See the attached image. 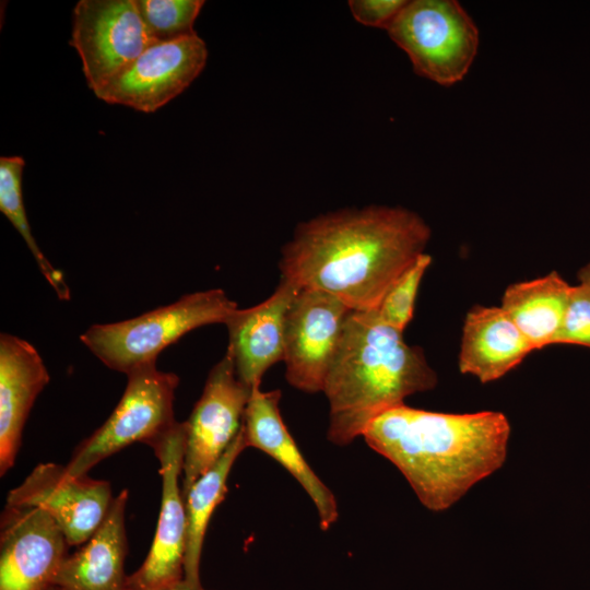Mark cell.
Segmentation results:
<instances>
[{"label": "cell", "mask_w": 590, "mask_h": 590, "mask_svg": "<svg viewBox=\"0 0 590 590\" xmlns=\"http://www.w3.org/2000/svg\"><path fill=\"white\" fill-rule=\"evenodd\" d=\"M557 343L590 347V288L581 283L571 286Z\"/></svg>", "instance_id": "cell-24"}, {"label": "cell", "mask_w": 590, "mask_h": 590, "mask_svg": "<svg viewBox=\"0 0 590 590\" xmlns=\"http://www.w3.org/2000/svg\"><path fill=\"white\" fill-rule=\"evenodd\" d=\"M436 385L420 346L409 345L377 310H351L322 390L329 403L328 440L350 445L377 416Z\"/></svg>", "instance_id": "cell-3"}, {"label": "cell", "mask_w": 590, "mask_h": 590, "mask_svg": "<svg viewBox=\"0 0 590 590\" xmlns=\"http://www.w3.org/2000/svg\"><path fill=\"white\" fill-rule=\"evenodd\" d=\"M573 285L557 272L509 285L502 308L533 349L555 344Z\"/></svg>", "instance_id": "cell-19"}, {"label": "cell", "mask_w": 590, "mask_h": 590, "mask_svg": "<svg viewBox=\"0 0 590 590\" xmlns=\"http://www.w3.org/2000/svg\"><path fill=\"white\" fill-rule=\"evenodd\" d=\"M206 59L205 43L198 34L152 44L96 96L108 104L154 113L199 76Z\"/></svg>", "instance_id": "cell-11"}, {"label": "cell", "mask_w": 590, "mask_h": 590, "mask_svg": "<svg viewBox=\"0 0 590 590\" xmlns=\"http://www.w3.org/2000/svg\"><path fill=\"white\" fill-rule=\"evenodd\" d=\"M429 238L426 222L401 206L320 214L298 224L282 248L281 278L299 288L327 292L352 310H377Z\"/></svg>", "instance_id": "cell-1"}, {"label": "cell", "mask_w": 590, "mask_h": 590, "mask_svg": "<svg viewBox=\"0 0 590 590\" xmlns=\"http://www.w3.org/2000/svg\"><path fill=\"white\" fill-rule=\"evenodd\" d=\"M127 386L117 406L90 437L75 449L66 470L86 475L102 460L133 442L151 445L177 421L174 417L175 390L179 377L149 364L127 374Z\"/></svg>", "instance_id": "cell-6"}, {"label": "cell", "mask_w": 590, "mask_h": 590, "mask_svg": "<svg viewBox=\"0 0 590 590\" xmlns=\"http://www.w3.org/2000/svg\"><path fill=\"white\" fill-rule=\"evenodd\" d=\"M533 350L502 307L475 306L464 319L459 369L489 382L518 366Z\"/></svg>", "instance_id": "cell-18"}, {"label": "cell", "mask_w": 590, "mask_h": 590, "mask_svg": "<svg viewBox=\"0 0 590 590\" xmlns=\"http://www.w3.org/2000/svg\"><path fill=\"white\" fill-rule=\"evenodd\" d=\"M299 290L281 278L266 300L249 308H237L225 320L226 351L234 361L238 378L248 387L260 386L264 373L283 361L285 316Z\"/></svg>", "instance_id": "cell-14"}, {"label": "cell", "mask_w": 590, "mask_h": 590, "mask_svg": "<svg viewBox=\"0 0 590 590\" xmlns=\"http://www.w3.org/2000/svg\"><path fill=\"white\" fill-rule=\"evenodd\" d=\"M387 32L418 75L445 86L464 78L479 47L477 27L455 0L406 1Z\"/></svg>", "instance_id": "cell-5"}, {"label": "cell", "mask_w": 590, "mask_h": 590, "mask_svg": "<svg viewBox=\"0 0 590 590\" xmlns=\"http://www.w3.org/2000/svg\"><path fill=\"white\" fill-rule=\"evenodd\" d=\"M70 45L96 95L152 42L135 0H80L73 9Z\"/></svg>", "instance_id": "cell-7"}, {"label": "cell", "mask_w": 590, "mask_h": 590, "mask_svg": "<svg viewBox=\"0 0 590 590\" xmlns=\"http://www.w3.org/2000/svg\"><path fill=\"white\" fill-rule=\"evenodd\" d=\"M430 262L432 257L422 253L389 287L377 308L385 323L403 332L413 318L418 287Z\"/></svg>", "instance_id": "cell-23"}, {"label": "cell", "mask_w": 590, "mask_h": 590, "mask_svg": "<svg viewBox=\"0 0 590 590\" xmlns=\"http://www.w3.org/2000/svg\"><path fill=\"white\" fill-rule=\"evenodd\" d=\"M22 156L0 157V211L24 239L39 271L61 300L70 299V288L63 273L55 268L37 245L27 220L22 191L24 169Z\"/></svg>", "instance_id": "cell-21"}, {"label": "cell", "mask_w": 590, "mask_h": 590, "mask_svg": "<svg viewBox=\"0 0 590 590\" xmlns=\"http://www.w3.org/2000/svg\"><path fill=\"white\" fill-rule=\"evenodd\" d=\"M510 435L496 411L441 413L397 405L362 437L404 475L420 502L441 511L505 462Z\"/></svg>", "instance_id": "cell-2"}, {"label": "cell", "mask_w": 590, "mask_h": 590, "mask_svg": "<svg viewBox=\"0 0 590 590\" xmlns=\"http://www.w3.org/2000/svg\"><path fill=\"white\" fill-rule=\"evenodd\" d=\"M281 396L279 389L252 388L241 425L246 445L269 455L292 474L312 500L320 529L328 531L339 519L335 496L309 467L284 424Z\"/></svg>", "instance_id": "cell-15"}, {"label": "cell", "mask_w": 590, "mask_h": 590, "mask_svg": "<svg viewBox=\"0 0 590 590\" xmlns=\"http://www.w3.org/2000/svg\"><path fill=\"white\" fill-rule=\"evenodd\" d=\"M350 309L335 296L300 288L284 323L285 378L304 392H322Z\"/></svg>", "instance_id": "cell-9"}, {"label": "cell", "mask_w": 590, "mask_h": 590, "mask_svg": "<svg viewBox=\"0 0 590 590\" xmlns=\"http://www.w3.org/2000/svg\"><path fill=\"white\" fill-rule=\"evenodd\" d=\"M127 590H130V589H127ZM174 590H205V589H203L202 587L193 589V588H190V587L186 586V585L182 582L180 586H178V587L175 588Z\"/></svg>", "instance_id": "cell-27"}, {"label": "cell", "mask_w": 590, "mask_h": 590, "mask_svg": "<svg viewBox=\"0 0 590 590\" xmlns=\"http://www.w3.org/2000/svg\"><path fill=\"white\" fill-rule=\"evenodd\" d=\"M49 590H63V589H61V588L58 587V586H52Z\"/></svg>", "instance_id": "cell-28"}, {"label": "cell", "mask_w": 590, "mask_h": 590, "mask_svg": "<svg viewBox=\"0 0 590 590\" xmlns=\"http://www.w3.org/2000/svg\"><path fill=\"white\" fill-rule=\"evenodd\" d=\"M237 308L222 288L196 292L131 319L93 324L80 340L105 366L127 375L156 363L186 333L224 323Z\"/></svg>", "instance_id": "cell-4"}, {"label": "cell", "mask_w": 590, "mask_h": 590, "mask_svg": "<svg viewBox=\"0 0 590 590\" xmlns=\"http://www.w3.org/2000/svg\"><path fill=\"white\" fill-rule=\"evenodd\" d=\"M578 278L581 284L590 288V262L579 270Z\"/></svg>", "instance_id": "cell-26"}, {"label": "cell", "mask_w": 590, "mask_h": 590, "mask_svg": "<svg viewBox=\"0 0 590 590\" xmlns=\"http://www.w3.org/2000/svg\"><path fill=\"white\" fill-rule=\"evenodd\" d=\"M246 448L241 426L221 458L192 484L184 496L187 519L184 583L190 588L201 587L200 558L208 524L213 511L225 498L229 472Z\"/></svg>", "instance_id": "cell-20"}, {"label": "cell", "mask_w": 590, "mask_h": 590, "mask_svg": "<svg viewBox=\"0 0 590 590\" xmlns=\"http://www.w3.org/2000/svg\"><path fill=\"white\" fill-rule=\"evenodd\" d=\"M49 374L37 350L26 340L0 335V475L15 462L32 406Z\"/></svg>", "instance_id": "cell-16"}, {"label": "cell", "mask_w": 590, "mask_h": 590, "mask_svg": "<svg viewBox=\"0 0 590 590\" xmlns=\"http://www.w3.org/2000/svg\"><path fill=\"white\" fill-rule=\"evenodd\" d=\"M252 388L237 376L226 351L210 370L200 399L186 424L182 497L224 453L240 430Z\"/></svg>", "instance_id": "cell-10"}, {"label": "cell", "mask_w": 590, "mask_h": 590, "mask_svg": "<svg viewBox=\"0 0 590 590\" xmlns=\"http://www.w3.org/2000/svg\"><path fill=\"white\" fill-rule=\"evenodd\" d=\"M128 495V489H122L94 534L64 558L55 586L63 590H127L123 564L128 552L125 528Z\"/></svg>", "instance_id": "cell-17"}, {"label": "cell", "mask_w": 590, "mask_h": 590, "mask_svg": "<svg viewBox=\"0 0 590 590\" xmlns=\"http://www.w3.org/2000/svg\"><path fill=\"white\" fill-rule=\"evenodd\" d=\"M405 3V0H351L349 7L358 23L387 31Z\"/></svg>", "instance_id": "cell-25"}, {"label": "cell", "mask_w": 590, "mask_h": 590, "mask_svg": "<svg viewBox=\"0 0 590 590\" xmlns=\"http://www.w3.org/2000/svg\"><path fill=\"white\" fill-rule=\"evenodd\" d=\"M152 44L170 43L196 35L193 24L202 0H135Z\"/></svg>", "instance_id": "cell-22"}, {"label": "cell", "mask_w": 590, "mask_h": 590, "mask_svg": "<svg viewBox=\"0 0 590 590\" xmlns=\"http://www.w3.org/2000/svg\"><path fill=\"white\" fill-rule=\"evenodd\" d=\"M114 498L107 481L70 475L66 467L37 464L7 496L5 505L47 511L70 546L84 544L105 519Z\"/></svg>", "instance_id": "cell-12"}, {"label": "cell", "mask_w": 590, "mask_h": 590, "mask_svg": "<svg viewBox=\"0 0 590 590\" xmlns=\"http://www.w3.org/2000/svg\"><path fill=\"white\" fill-rule=\"evenodd\" d=\"M70 545L44 509L5 505L1 516L0 590H49Z\"/></svg>", "instance_id": "cell-13"}, {"label": "cell", "mask_w": 590, "mask_h": 590, "mask_svg": "<svg viewBox=\"0 0 590 590\" xmlns=\"http://www.w3.org/2000/svg\"><path fill=\"white\" fill-rule=\"evenodd\" d=\"M185 446V422H177L150 445L160 461V518L146 558L137 571L127 576V589L174 590L184 582L187 519L179 479Z\"/></svg>", "instance_id": "cell-8"}]
</instances>
